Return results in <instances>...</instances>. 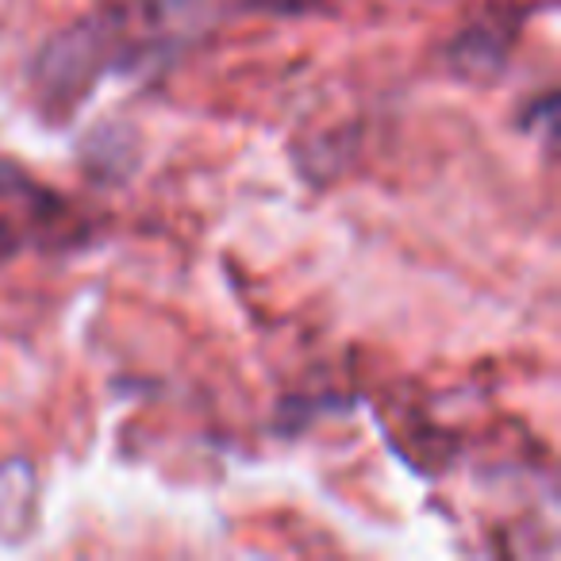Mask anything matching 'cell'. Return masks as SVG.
<instances>
[{"label": "cell", "instance_id": "obj_1", "mask_svg": "<svg viewBox=\"0 0 561 561\" xmlns=\"http://www.w3.org/2000/svg\"><path fill=\"white\" fill-rule=\"evenodd\" d=\"M96 66H101V32L96 27H78V32L58 35L39 62L43 101L73 108L93 81Z\"/></svg>", "mask_w": 561, "mask_h": 561}, {"label": "cell", "instance_id": "obj_2", "mask_svg": "<svg viewBox=\"0 0 561 561\" xmlns=\"http://www.w3.org/2000/svg\"><path fill=\"white\" fill-rule=\"evenodd\" d=\"M39 519V481L24 458L0 461V542H24Z\"/></svg>", "mask_w": 561, "mask_h": 561}]
</instances>
